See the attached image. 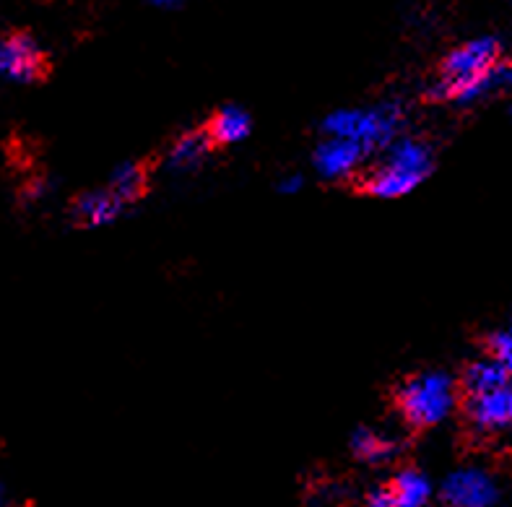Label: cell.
Segmentation results:
<instances>
[{
  "label": "cell",
  "mask_w": 512,
  "mask_h": 507,
  "mask_svg": "<svg viewBox=\"0 0 512 507\" xmlns=\"http://www.w3.org/2000/svg\"><path fill=\"white\" fill-rule=\"evenodd\" d=\"M440 497L453 507H492L500 500V487L489 471L479 466H466L445 479Z\"/></svg>",
  "instance_id": "obj_5"
},
{
  "label": "cell",
  "mask_w": 512,
  "mask_h": 507,
  "mask_svg": "<svg viewBox=\"0 0 512 507\" xmlns=\"http://www.w3.org/2000/svg\"><path fill=\"white\" fill-rule=\"evenodd\" d=\"M500 55V39L476 37L471 42H463L445 58L440 78L429 86V97L437 99V102H453L455 91L468 81H474L481 73H487L492 65L500 63Z\"/></svg>",
  "instance_id": "obj_4"
},
{
  "label": "cell",
  "mask_w": 512,
  "mask_h": 507,
  "mask_svg": "<svg viewBox=\"0 0 512 507\" xmlns=\"http://www.w3.org/2000/svg\"><path fill=\"white\" fill-rule=\"evenodd\" d=\"M492 94H512V63H497L492 65L487 73L476 76L474 81L463 84L455 91L453 102L458 104H474L481 99L492 97Z\"/></svg>",
  "instance_id": "obj_10"
},
{
  "label": "cell",
  "mask_w": 512,
  "mask_h": 507,
  "mask_svg": "<svg viewBox=\"0 0 512 507\" xmlns=\"http://www.w3.org/2000/svg\"><path fill=\"white\" fill-rule=\"evenodd\" d=\"M458 403V385L445 372H419L398 388V411L411 427L427 429L445 422Z\"/></svg>",
  "instance_id": "obj_2"
},
{
  "label": "cell",
  "mask_w": 512,
  "mask_h": 507,
  "mask_svg": "<svg viewBox=\"0 0 512 507\" xmlns=\"http://www.w3.org/2000/svg\"><path fill=\"white\" fill-rule=\"evenodd\" d=\"M47 71L45 52L39 50L29 34H8L0 39V76L21 81V84H32L39 81Z\"/></svg>",
  "instance_id": "obj_7"
},
{
  "label": "cell",
  "mask_w": 512,
  "mask_h": 507,
  "mask_svg": "<svg viewBox=\"0 0 512 507\" xmlns=\"http://www.w3.org/2000/svg\"><path fill=\"white\" fill-rule=\"evenodd\" d=\"M507 377H512L510 372H507L497 359L487 354L484 359H476V362L468 364L466 372H463V390H466V396L487 393V390L505 383Z\"/></svg>",
  "instance_id": "obj_15"
},
{
  "label": "cell",
  "mask_w": 512,
  "mask_h": 507,
  "mask_svg": "<svg viewBox=\"0 0 512 507\" xmlns=\"http://www.w3.org/2000/svg\"><path fill=\"white\" fill-rule=\"evenodd\" d=\"M398 450H401L398 440L380 435L375 429L362 427L351 435V453L364 463H388L396 458Z\"/></svg>",
  "instance_id": "obj_13"
},
{
  "label": "cell",
  "mask_w": 512,
  "mask_h": 507,
  "mask_svg": "<svg viewBox=\"0 0 512 507\" xmlns=\"http://www.w3.org/2000/svg\"><path fill=\"white\" fill-rule=\"evenodd\" d=\"M487 354L497 359V362L512 375V328L510 331H497L489 336Z\"/></svg>",
  "instance_id": "obj_17"
},
{
  "label": "cell",
  "mask_w": 512,
  "mask_h": 507,
  "mask_svg": "<svg viewBox=\"0 0 512 507\" xmlns=\"http://www.w3.org/2000/svg\"><path fill=\"white\" fill-rule=\"evenodd\" d=\"M435 156L424 141L416 138H396L385 149V162L377 164L364 177V190L375 198H403L416 190L432 175Z\"/></svg>",
  "instance_id": "obj_1"
},
{
  "label": "cell",
  "mask_w": 512,
  "mask_h": 507,
  "mask_svg": "<svg viewBox=\"0 0 512 507\" xmlns=\"http://www.w3.org/2000/svg\"><path fill=\"white\" fill-rule=\"evenodd\" d=\"M211 146H214V141L208 136V130H190V133H182V136L172 143V149H169L167 167L175 169V172H190V169H195L203 159H206Z\"/></svg>",
  "instance_id": "obj_12"
},
{
  "label": "cell",
  "mask_w": 512,
  "mask_h": 507,
  "mask_svg": "<svg viewBox=\"0 0 512 507\" xmlns=\"http://www.w3.org/2000/svg\"><path fill=\"white\" fill-rule=\"evenodd\" d=\"M128 203L123 198H117L110 188L107 190H91L84 193L73 206V216L78 224L84 227H107L112 221L120 219Z\"/></svg>",
  "instance_id": "obj_9"
},
{
  "label": "cell",
  "mask_w": 512,
  "mask_h": 507,
  "mask_svg": "<svg viewBox=\"0 0 512 507\" xmlns=\"http://www.w3.org/2000/svg\"><path fill=\"white\" fill-rule=\"evenodd\" d=\"M156 6H164V8H175L180 0H154Z\"/></svg>",
  "instance_id": "obj_20"
},
{
  "label": "cell",
  "mask_w": 512,
  "mask_h": 507,
  "mask_svg": "<svg viewBox=\"0 0 512 507\" xmlns=\"http://www.w3.org/2000/svg\"><path fill=\"white\" fill-rule=\"evenodd\" d=\"M372 507H393V494H390V487H377L372 489L370 497H367Z\"/></svg>",
  "instance_id": "obj_18"
},
{
  "label": "cell",
  "mask_w": 512,
  "mask_h": 507,
  "mask_svg": "<svg viewBox=\"0 0 512 507\" xmlns=\"http://www.w3.org/2000/svg\"><path fill=\"white\" fill-rule=\"evenodd\" d=\"M279 190L284 195H294L302 190V177L299 175H286L284 180H279Z\"/></svg>",
  "instance_id": "obj_19"
},
{
  "label": "cell",
  "mask_w": 512,
  "mask_h": 507,
  "mask_svg": "<svg viewBox=\"0 0 512 507\" xmlns=\"http://www.w3.org/2000/svg\"><path fill=\"white\" fill-rule=\"evenodd\" d=\"M393 507H422L432 500V481L419 468H403L388 484Z\"/></svg>",
  "instance_id": "obj_11"
},
{
  "label": "cell",
  "mask_w": 512,
  "mask_h": 507,
  "mask_svg": "<svg viewBox=\"0 0 512 507\" xmlns=\"http://www.w3.org/2000/svg\"><path fill=\"white\" fill-rule=\"evenodd\" d=\"M466 416L479 435H500L512 429V377L487 393L468 396Z\"/></svg>",
  "instance_id": "obj_6"
},
{
  "label": "cell",
  "mask_w": 512,
  "mask_h": 507,
  "mask_svg": "<svg viewBox=\"0 0 512 507\" xmlns=\"http://www.w3.org/2000/svg\"><path fill=\"white\" fill-rule=\"evenodd\" d=\"M403 125V110L396 102L377 107H357V110H336L323 120L325 136L354 138L370 151H385L398 138Z\"/></svg>",
  "instance_id": "obj_3"
},
{
  "label": "cell",
  "mask_w": 512,
  "mask_h": 507,
  "mask_svg": "<svg viewBox=\"0 0 512 507\" xmlns=\"http://www.w3.org/2000/svg\"><path fill=\"white\" fill-rule=\"evenodd\" d=\"M253 123H250V115L240 107H224L214 115L211 125H208V136L211 141L219 143V146H232V143H240L250 136Z\"/></svg>",
  "instance_id": "obj_14"
},
{
  "label": "cell",
  "mask_w": 512,
  "mask_h": 507,
  "mask_svg": "<svg viewBox=\"0 0 512 507\" xmlns=\"http://www.w3.org/2000/svg\"><path fill=\"white\" fill-rule=\"evenodd\" d=\"M143 169L138 164H120V167L112 172L110 177V190L117 195V198H123L125 203L138 201V195L143 193Z\"/></svg>",
  "instance_id": "obj_16"
},
{
  "label": "cell",
  "mask_w": 512,
  "mask_h": 507,
  "mask_svg": "<svg viewBox=\"0 0 512 507\" xmlns=\"http://www.w3.org/2000/svg\"><path fill=\"white\" fill-rule=\"evenodd\" d=\"M370 151L354 138L325 136V141L315 149V169L325 180H346L364 164Z\"/></svg>",
  "instance_id": "obj_8"
}]
</instances>
